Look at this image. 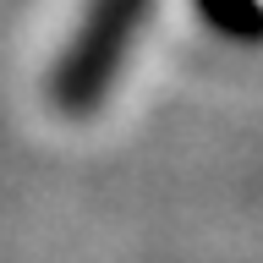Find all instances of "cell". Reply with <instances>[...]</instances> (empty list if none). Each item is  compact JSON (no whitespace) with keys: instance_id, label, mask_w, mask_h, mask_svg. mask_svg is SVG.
I'll list each match as a JSON object with an SVG mask.
<instances>
[{"instance_id":"6da1fadb","label":"cell","mask_w":263,"mask_h":263,"mask_svg":"<svg viewBox=\"0 0 263 263\" xmlns=\"http://www.w3.org/2000/svg\"><path fill=\"white\" fill-rule=\"evenodd\" d=\"M154 0H88L77 28L66 33V49L49 71V104L61 115H88L104 104L115 71L126 61L132 39L143 28Z\"/></svg>"}]
</instances>
